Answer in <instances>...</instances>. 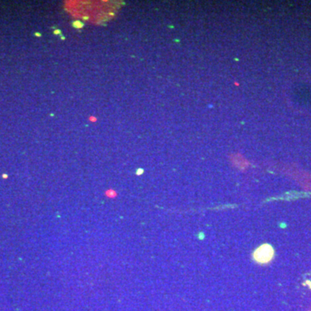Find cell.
Here are the masks:
<instances>
[{"label": "cell", "mask_w": 311, "mask_h": 311, "mask_svg": "<svg viewBox=\"0 0 311 311\" xmlns=\"http://www.w3.org/2000/svg\"><path fill=\"white\" fill-rule=\"evenodd\" d=\"M274 256V250L272 246L268 244H265L261 247H258L254 252V258L255 261L259 264H266L272 259Z\"/></svg>", "instance_id": "6da1fadb"}]
</instances>
